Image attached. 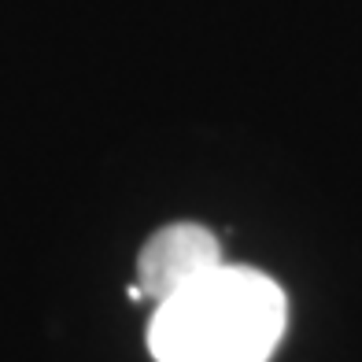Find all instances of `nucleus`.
<instances>
[{"label":"nucleus","mask_w":362,"mask_h":362,"mask_svg":"<svg viewBox=\"0 0 362 362\" xmlns=\"http://www.w3.org/2000/svg\"><path fill=\"white\" fill-rule=\"evenodd\" d=\"M285 333V292L267 274L222 267L163 300L148 344L156 362H267Z\"/></svg>","instance_id":"obj_1"},{"label":"nucleus","mask_w":362,"mask_h":362,"mask_svg":"<svg viewBox=\"0 0 362 362\" xmlns=\"http://www.w3.org/2000/svg\"><path fill=\"white\" fill-rule=\"evenodd\" d=\"M218 267L222 252L211 229L196 222H170L144 240L137 255V288L148 300L163 303Z\"/></svg>","instance_id":"obj_2"}]
</instances>
